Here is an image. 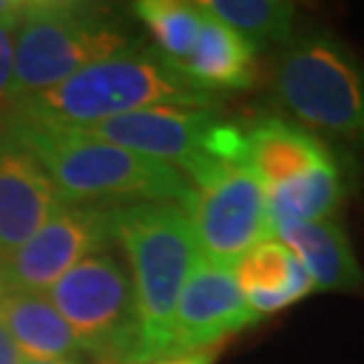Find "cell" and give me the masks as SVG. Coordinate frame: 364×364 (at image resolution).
Returning a JSON list of instances; mask_svg holds the SVG:
<instances>
[{
	"mask_svg": "<svg viewBox=\"0 0 364 364\" xmlns=\"http://www.w3.org/2000/svg\"><path fill=\"white\" fill-rule=\"evenodd\" d=\"M114 239L123 246L133 272L140 317L137 364L171 358L178 298L201 258L192 225L178 203H130L114 208Z\"/></svg>",
	"mask_w": 364,
	"mask_h": 364,
	"instance_id": "obj_3",
	"label": "cell"
},
{
	"mask_svg": "<svg viewBox=\"0 0 364 364\" xmlns=\"http://www.w3.org/2000/svg\"><path fill=\"white\" fill-rule=\"evenodd\" d=\"M274 92L303 126L364 149V62L338 36L296 33L274 64Z\"/></svg>",
	"mask_w": 364,
	"mask_h": 364,
	"instance_id": "obj_5",
	"label": "cell"
},
{
	"mask_svg": "<svg viewBox=\"0 0 364 364\" xmlns=\"http://www.w3.org/2000/svg\"><path fill=\"white\" fill-rule=\"evenodd\" d=\"M218 358V350H201L192 355H178V358H166L151 364H213Z\"/></svg>",
	"mask_w": 364,
	"mask_h": 364,
	"instance_id": "obj_21",
	"label": "cell"
},
{
	"mask_svg": "<svg viewBox=\"0 0 364 364\" xmlns=\"http://www.w3.org/2000/svg\"><path fill=\"white\" fill-rule=\"evenodd\" d=\"M232 272L249 308L260 319L289 308L315 291L301 260L279 239H267L253 246L232 265Z\"/></svg>",
	"mask_w": 364,
	"mask_h": 364,
	"instance_id": "obj_14",
	"label": "cell"
},
{
	"mask_svg": "<svg viewBox=\"0 0 364 364\" xmlns=\"http://www.w3.org/2000/svg\"><path fill=\"white\" fill-rule=\"evenodd\" d=\"M14 7H17V3H14V0H0V19L7 17V14L14 10Z\"/></svg>",
	"mask_w": 364,
	"mask_h": 364,
	"instance_id": "obj_23",
	"label": "cell"
},
{
	"mask_svg": "<svg viewBox=\"0 0 364 364\" xmlns=\"http://www.w3.org/2000/svg\"><path fill=\"white\" fill-rule=\"evenodd\" d=\"M114 239V208L64 206L0 263L3 289L43 291Z\"/></svg>",
	"mask_w": 364,
	"mask_h": 364,
	"instance_id": "obj_9",
	"label": "cell"
},
{
	"mask_svg": "<svg viewBox=\"0 0 364 364\" xmlns=\"http://www.w3.org/2000/svg\"><path fill=\"white\" fill-rule=\"evenodd\" d=\"M133 43V31L112 5L83 0L24 3L14 41L12 102L55 88Z\"/></svg>",
	"mask_w": 364,
	"mask_h": 364,
	"instance_id": "obj_4",
	"label": "cell"
},
{
	"mask_svg": "<svg viewBox=\"0 0 364 364\" xmlns=\"http://www.w3.org/2000/svg\"><path fill=\"white\" fill-rule=\"evenodd\" d=\"M21 353L17 346L12 343V338L7 336V331L0 326V364H21Z\"/></svg>",
	"mask_w": 364,
	"mask_h": 364,
	"instance_id": "obj_22",
	"label": "cell"
},
{
	"mask_svg": "<svg viewBox=\"0 0 364 364\" xmlns=\"http://www.w3.org/2000/svg\"><path fill=\"white\" fill-rule=\"evenodd\" d=\"M21 364H74L71 360H21Z\"/></svg>",
	"mask_w": 364,
	"mask_h": 364,
	"instance_id": "obj_24",
	"label": "cell"
},
{
	"mask_svg": "<svg viewBox=\"0 0 364 364\" xmlns=\"http://www.w3.org/2000/svg\"><path fill=\"white\" fill-rule=\"evenodd\" d=\"M135 17L149 31L154 48L180 64L192 55L201 31L203 10L199 3L185 0H140L133 5Z\"/></svg>",
	"mask_w": 364,
	"mask_h": 364,
	"instance_id": "obj_19",
	"label": "cell"
},
{
	"mask_svg": "<svg viewBox=\"0 0 364 364\" xmlns=\"http://www.w3.org/2000/svg\"><path fill=\"white\" fill-rule=\"evenodd\" d=\"M78 130L135 154L176 166L187 180L201 176L218 161L244 164L242 126L223 121L215 109H140Z\"/></svg>",
	"mask_w": 364,
	"mask_h": 364,
	"instance_id": "obj_7",
	"label": "cell"
},
{
	"mask_svg": "<svg viewBox=\"0 0 364 364\" xmlns=\"http://www.w3.org/2000/svg\"><path fill=\"white\" fill-rule=\"evenodd\" d=\"M81 350L102 364H137L140 317L128 270L116 256L95 253L48 289Z\"/></svg>",
	"mask_w": 364,
	"mask_h": 364,
	"instance_id": "obj_6",
	"label": "cell"
},
{
	"mask_svg": "<svg viewBox=\"0 0 364 364\" xmlns=\"http://www.w3.org/2000/svg\"><path fill=\"white\" fill-rule=\"evenodd\" d=\"M0 137L43 166L69 206L121 208L147 201L180 206L192 189L176 166L97 140L78 128L5 116Z\"/></svg>",
	"mask_w": 364,
	"mask_h": 364,
	"instance_id": "obj_1",
	"label": "cell"
},
{
	"mask_svg": "<svg viewBox=\"0 0 364 364\" xmlns=\"http://www.w3.org/2000/svg\"><path fill=\"white\" fill-rule=\"evenodd\" d=\"M0 326L24 360H69L81 346L43 291H0Z\"/></svg>",
	"mask_w": 364,
	"mask_h": 364,
	"instance_id": "obj_15",
	"label": "cell"
},
{
	"mask_svg": "<svg viewBox=\"0 0 364 364\" xmlns=\"http://www.w3.org/2000/svg\"><path fill=\"white\" fill-rule=\"evenodd\" d=\"M256 53L242 33L203 10L199 38L180 69L208 92L246 90L256 81Z\"/></svg>",
	"mask_w": 364,
	"mask_h": 364,
	"instance_id": "obj_16",
	"label": "cell"
},
{
	"mask_svg": "<svg viewBox=\"0 0 364 364\" xmlns=\"http://www.w3.org/2000/svg\"><path fill=\"white\" fill-rule=\"evenodd\" d=\"M274 239L294 251L315 291L355 294L364 287V272L346 230L336 218L317 223H287L274 228Z\"/></svg>",
	"mask_w": 364,
	"mask_h": 364,
	"instance_id": "obj_13",
	"label": "cell"
},
{
	"mask_svg": "<svg viewBox=\"0 0 364 364\" xmlns=\"http://www.w3.org/2000/svg\"><path fill=\"white\" fill-rule=\"evenodd\" d=\"M0 291H3V277H0Z\"/></svg>",
	"mask_w": 364,
	"mask_h": 364,
	"instance_id": "obj_25",
	"label": "cell"
},
{
	"mask_svg": "<svg viewBox=\"0 0 364 364\" xmlns=\"http://www.w3.org/2000/svg\"><path fill=\"white\" fill-rule=\"evenodd\" d=\"M189 185L180 208L192 225L201 258L232 267L253 246L274 239L267 192L244 164L218 161Z\"/></svg>",
	"mask_w": 364,
	"mask_h": 364,
	"instance_id": "obj_8",
	"label": "cell"
},
{
	"mask_svg": "<svg viewBox=\"0 0 364 364\" xmlns=\"http://www.w3.org/2000/svg\"><path fill=\"white\" fill-rule=\"evenodd\" d=\"M230 265L199 258L178 298L171 358L218 350L225 338L258 324Z\"/></svg>",
	"mask_w": 364,
	"mask_h": 364,
	"instance_id": "obj_10",
	"label": "cell"
},
{
	"mask_svg": "<svg viewBox=\"0 0 364 364\" xmlns=\"http://www.w3.org/2000/svg\"><path fill=\"white\" fill-rule=\"evenodd\" d=\"M203 10L242 33L253 48L289 46L296 36V5L284 0H206Z\"/></svg>",
	"mask_w": 364,
	"mask_h": 364,
	"instance_id": "obj_18",
	"label": "cell"
},
{
	"mask_svg": "<svg viewBox=\"0 0 364 364\" xmlns=\"http://www.w3.org/2000/svg\"><path fill=\"white\" fill-rule=\"evenodd\" d=\"M64 206L60 189L36 159L0 137V263Z\"/></svg>",
	"mask_w": 364,
	"mask_h": 364,
	"instance_id": "obj_11",
	"label": "cell"
},
{
	"mask_svg": "<svg viewBox=\"0 0 364 364\" xmlns=\"http://www.w3.org/2000/svg\"><path fill=\"white\" fill-rule=\"evenodd\" d=\"M348 194V178L338 159L317 166L305 176L267 189L272 232L287 223H317L336 218Z\"/></svg>",
	"mask_w": 364,
	"mask_h": 364,
	"instance_id": "obj_17",
	"label": "cell"
},
{
	"mask_svg": "<svg viewBox=\"0 0 364 364\" xmlns=\"http://www.w3.org/2000/svg\"><path fill=\"white\" fill-rule=\"evenodd\" d=\"M218 95L192 78L154 46L133 43L81 69L46 92L10 102L5 116L48 126L88 128L114 116L154 107L215 109Z\"/></svg>",
	"mask_w": 364,
	"mask_h": 364,
	"instance_id": "obj_2",
	"label": "cell"
},
{
	"mask_svg": "<svg viewBox=\"0 0 364 364\" xmlns=\"http://www.w3.org/2000/svg\"><path fill=\"white\" fill-rule=\"evenodd\" d=\"M21 5L0 19V130H3V121L7 114V107L12 102V71H14V41H17V21Z\"/></svg>",
	"mask_w": 364,
	"mask_h": 364,
	"instance_id": "obj_20",
	"label": "cell"
},
{
	"mask_svg": "<svg viewBox=\"0 0 364 364\" xmlns=\"http://www.w3.org/2000/svg\"><path fill=\"white\" fill-rule=\"evenodd\" d=\"M242 135V161L260 180L265 192L338 159L315 133L279 116H263L246 123Z\"/></svg>",
	"mask_w": 364,
	"mask_h": 364,
	"instance_id": "obj_12",
	"label": "cell"
}]
</instances>
